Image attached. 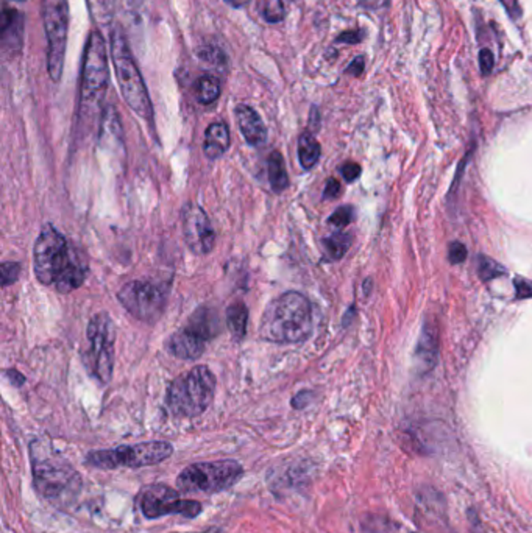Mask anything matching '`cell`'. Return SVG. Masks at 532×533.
Returning <instances> with one entry per match:
<instances>
[{
	"instance_id": "27",
	"label": "cell",
	"mask_w": 532,
	"mask_h": 533,
	"mask_svg": "<svg viewBox=\"0 0 532 533\" xmlns=\"http://www.w3.org/2000/svg\"><path fill=\"white\" fill-rule=\"evenodd\" d=\"M353 220V208L351 206H342L334 210L330 217V222L332 226L336 228H345L350 225V222Z\"/></svg>"
},
{
	"instance_id": "19",
	"label": "cell",
	"mask_w": 532,
	"mask_h": 533,
	"mask_svg": "<svg viewBox=\"0 0 532 533\" xmlns=\"http://www.w3.org/2000/svg\"><path fill=\"white\" fill-rule=\"evenodd\" d=\"M247 321H249V309L242 301L233 302L227 309V326L231 336L236 340H242L247 332Z\"/></svg>"
},
{
	"instance_id": "12",
	"label": "cell",
	"mask_w": 532,
	"mask_h": 533,
	"mask_svg": "<svg viewBox=\"0 0 532 533\" xmlns=\"http://www.w3.org/2000/svg\"><path fill=\"white\" fill-rule=\"evenodd\" d=\"M170 284L150 281H130L123 286L117 298L134 318L153 323L164 312Z\"/></svg>"
},
{
	"instance_id": "42",
	"label": "cell",
	"mask_w": 532,
	"mask_h": 533,
	"mask_svg": "<svg viewBox=\"0 0 532 533\" xmlns=\"http://www.w3.org/2000/svg\"><path fill=\"white\" fill-rule=\"evenodd\" d=\"M292 2H295V0H292Z\"/></svg>"
},
{
	"instance_id": "26",
	"label": "cell",
	"mask_w": 532,
	"mask_h": 533,
	"mask_svg": "<svg viewBox=\"0 0 532 533\" xmlns=\"http://www.w3.org/2000/svg\"><path fill=\"white\" fill-rule=\"evenodd\" d=\"M21 273V265L17 262H3L0 266V275H2V286L8 287L10 284L17 281Z\"/></svg>"
},
{
	"instance_id": "13",
	"label": "cell",
	"mask_w": 532,
	"mask_h": 533,
	"mask_svg": "<svg viewBox=\"0 0 532 533\" xmlns=\"http://www.w3.org/2000/svg\"><path fill=\"white\" fill-rule=\"evenodd\" d=\"M138 505L144 516L157 519L167 514H181L186 518H195L202 512L197 500H184L175 489L167 485H153L139 494Z\"/></svg>"
},
{
	"instance_id": "17",
	"label": "cell",
	"mask_w": 532,
	"mask_h": 533,
	"mask_svg": "<svg viewBox=\"0 0 532 533\" xmlns=\"http://www.w3.org/2000/svg\"><path fill=\"white\" fill-rule=\"evenodd\" d=\"M230 128L224 122L211 123L206 128L205 142H203V152L208 159H218L230 148Z\"/></svg>"
},
{
	"instance_id": "28",
	"label": "cell",
	"mask_w": 532,
	"mask_h": 533,
	"mask_svg": "<svg viewBox=\"0 0 532 533\" xmlns=\"http://www.w3.org/2000/svg\"><path fill=\"white\" fill-rule=\"evenodd\" d=\"M448 254L451 264H461L467 258V248L466 245L461 244V242H453V244L450 245Z\"/></svg>"
},
{
	"instance_id": "10",
	"label": "cell",
	"mask_w": 532,
	"mask_h": 533,
	"mask_svg": "<svg viewBox=\"0 0 532 533\" xmlns=\"http://www.w3.org/2000/svg\"><path fill=\"white\" fill-rule=\"evenodd\" d=\"M42 21L47 39V71L55 83L63 77L64 55L69 30L67 0H42Z\"/></svg>"
},
{
	"instance_id": "29",
	"label": "cell",
	"mask_w": 532,
	"mask_h": 533,
	"mask_svg": "<svg viewBox=\"0 0 532 533\" xmlns=\"http://www.w3.org/2000/svg\"><path fill=\"white\" fill-rule=\"evenodd\" d=\"M493 64H495L493 53L490 51H487V48H482L479 52V69L482 75H488L493 69Z\"/></svg>"
},
{
	"instance_id": "21",
	"label": "cell",
	"mask_w": 532,
	"mask_h": 533,
	"mask_svg": "<svg viewBox=\"0 0 532 533\" xmlns=\"http://www.w3.org/2000/svg\"><path fill=\"white\" fill-rule=\"evenodd\" d=\"M321 148L317 139L312 134L305 133L300 136L299 139V159L300 164L305 170L312 169V167L319 163Z\"/></svg>"
},
{
	"instance_id": "23",
	"label": "cell",
	"mask_w": 532,
	"mask_h": 533,
	"mask_svg": "<svg viewBox=\"0 0 532 533\" xmlns=\"http://www.w3.org/2000/svg\"><path fill=\"white\" fill-rule=\"evenodd\" d=\"M351 246V235L346 233H336L330 237L323 239V250L326 256L331 260H337L344 258V254Z\"/></svg>"
},
{
	"instance_id": "1",
	"label": "cell",
	"mask_w": 532,
	"mask_h": 533,
	"mask_svg": "<svg viewBox=\"0 0 532 533\" xmlns=\"http://www.w3.org/2000/svg\"><path fill=\"white\" fill-rule=\"evenodd\" d=\"M33 269L36 280L44 286H53L60 293H71L82 287L88 275V266L77 248L52 225L42 228L36 239Z\"/></svg>"
},
{
	"instance_id": "37",
	"label": "cell",
	"mask_w": 532,
	"mask_h": 533,
	"mask_svg": "<svg viewBox=\"0 0 532 533\" xmlns=\"http://www.w3.org/2000/svg\"><path fill=\"white\" fill-rule=\"evenodd\" d=\"M501 3L504 5V7L507 8V11H509V15L512 17H518L520 15H522V11H520L517 0H501Z\"/></svg>"
},
{
	"instance_id": "20",
	"label": "cell",
	"mask_w": 532,
	"mask_h": 533,
	"mask_svg": "<svg viewBox=\"0 0 532 533\" xmlns=\"http://www.w3.org/2000/svg\"><path fill=\"white\" fill-rule=\"evenodd\" d=\"M269 181L272 190L276 194H281L289 188V175L280 152H274L269 156Z\"/></svg>"
},
{
	"instance_id": "3",
	"label": "cell",
	"mask_w": 532,
	"mask_h": 533,
	"mask_svg": "<svg viewBox=\"0 0 532 533\" xmlns=\"http://www.w3.org/2000/svg\"><path fill=\"white\" fill-rule=\"evenodd\" d=\"M109 84L108 53L105 39L92 32L85 48L82 83H80V119L91 120L102 109Z\"/></svg>"
},
{
	"instance_id": "36",
	"label": "cell",
	"mask_w": 532,
	"mask_h": 533,
	"mask_svg": "<svg viewBox=\"0 0 532 533\" xmlns=\"http://www.w3.org/2000/svg\"><path fill=\"white\" fill-rule=\"evenodd\" d=\"M362 39V36L360 32H345L337 38L339 42H348V44H356Z\"/></svg>"
},
{
	"instance_id": "11",
	"label": "cell",
	"mask_w": 532,
	"mask_h": 533,
	"mask_svg": "<svg viewBox=\"0 0 532 533\" xmlns=\"http://www.w3.org/2000/svg\"><path fill=\"white\" fill-rule=\"evenodd\" d=\"M218 332V317L208 309H199L189 323L172 334L167 340V351L183 361H195L206 350V345Z\"/></svg>"
},
{
	"instance_id": "38",
	"label": "cell",
	"mask_w": 532,
	"mask_h": 533,
	"mask_svg": "<svg viewBox=\"0 0 532 533\" xmlns=\"http://www.w3.org/2000/svg\"><path fill=\"white\" fill-rule=\"evenodd\" d=\"M5 374L10 376L11 383H15L16 387H21L22 383L26 382V377H24L21 373H17L16 370H8V371H5Z\"/></svg>"
},
{
	"instance_id": "31",
	"label": "cell",
	"mask_w": 532,
	"mask_h": 533,
	"mask_svg": "<svg viewBox=\"0 0 532 533\" xmlns=\"http://www.w3.org/2000/svg\"><path fill=\"white\" fill-rule=\"evenodd\" d=\"M200 57L206 61V63H224V55L215 47H205L203 51L199 52Z\"/></svg>"
},
{
	"instance_id": "24",
	"label": "cell",
	"mask_w": 532,
	"mask_h": 533,
	"mask_svg": "<svg viewBox=\"0 0 532 533\" xmlns=\"http://www.w3.org/2000/svg\"><path fill=\"white\" fill-rule=\"evenodd\" d=\"M259 7H261L264 21L269 24H278L286 17V10L281 0H261Z\"/></svg>"
},
{
	"instance_id": "30",
	"label": "cell",
	"mask_w": 532,
	"mask_h": 533,
	"mask_svg": "<svg viewBox=\"0 0 532 533\" xmlns=\"http://www.w3.org/2000/svg\"><path fill=\"white\" fill-rule=\"evenodd\" d=\"M340 173H342V177L346 179V181L351 183V181H355V179L360 178L361 167L357 165L356 163H345L342 165V169H340Z\"/></svg>"
},
{
	"instance_id": "7",
	"label": "cell",
	"mask_w": 532,
	"mask_h": 533,
	"mask_svg": "<svg viewBox=\"0 0 532 533\" xmlns=\"http://www.w3.org/2000/svg\"><path fill=\"white\" fill-rule=\"evenodd\" d=\"M173 448L167 442H145L119 446L116 449L94 451L86 455V464L92 468L114 469L119 467L142 468L164 462L172 455Z\"/></svg>"
},
{
	"instance_id": "2",
	"label": "cell",
	"mask_w": 532,
	"mask_h": 533,
	"mask_svg": "<svg viewBox=\"0 0 532 533\" xmlns=\"http://www.w3.org/2000/svg\"><path fill=\"white\" fill-rule=\"evenodd\" d=\"M312 307L305 295L286 292L265 307L259 334L272 343H301L312 334Z\"/></svg>"
},
{
	"instance_id": "14",
	"label": "cell",
	"mask_w": 532,
	"mask_h": 533,
	"mask_svg": "<svg viewBox=\"0 0 532 533\" xmlns=\"http://www.w3.org/2000/svg\"><path fill=\"white\" fill-rule=\"evenodd\" d=\"M183 235L189 250L195 254H208L215 244V233L209 217L195 203H186L181 213Z\"/></svg>"
},
{
	"instance_id": "25",
	"label": "cell",
	"mask_w": 532,
	"mask_h": 533,
	"mask_svg": "<svg viewBox=\"0 0 532 533\" xmlns=\"http://www.w3.org/2000/svg\"><path fill=\"white\" fill-rule=\"evenodd\" d=\"M504 273H506L504 266L498 264L497 260L487 258L484 254H481L478 258V275L482 281L495 280V278H498Z\"/></svg>"
},
{
	"instance_id": "22",
	"label": "cell",
	"mask_w": 532,
	"mask_h": 533,
	"mask_svg": "<svg viewBox=\"0 0 532 533\" xmlns=\"http://www.w3.org/2000/svg\"><path fill=\"white\" fill-rule=\"evenodd\" d=\"M197 100L203 105H211L218 100L220 96V82L218 77L203 75L200 77L195 86Z\"/></svg>"
},
{
	"instance_id": "34",
	"label": "cell",
	"mask_w": 532,
	"mask_h": 533,
	"mask_svg": "<svg viewBox=\"0 0 532 533\" xmlns=\"http://www.w3.org/2000/svg\"><path fill=\"white\" fill-rule=\"evenodd\" d=\"M515 287H517V296H518V298H528V296H532V282L523 281V280H517L515 281Z\"/></svg>"
},
{
	"instance_id": "33",
	"label": "cell",
	"mask_w": 532,
	"mask_h": 533,
	"mask_svg": "<svg viewBox=\"0 0 532 533\" xmlns=\"http://www.w3.org/2000/svg\"><path fill=\"white\" fill-rule=\"evenodd\" d=\"M113 5H119L122 10L136 13L142 7V0H113Z\"/></svg>"
},
{
	"instance_id": "6",
	"label": "cell",
	"mask_w": 532,
	"mask_h": 533,
	"mask_svg": "<svg viewBox=\"0 0 532 533\" xmlns=\"http://www.w3.org/2000/svg\"><path fill=\"white\" fill-rule=\"evenodd\" d=\"M35 487L53 504L67 505L76 500L82 489V477L63 458L32 454Z\"/></svg>"
},
{
	"instance_id": "8",
	"label": "cell",
	"mask_w": 532,
	"mask_h": 533,
	"mask_svg": "<svg viewBox=\"0 0 532 533\" xmlns=\"http://www.w3.org/2000/svg\"><path fill=\"white\" fill-rule=\"evenodd\" d=\"M86 337L89 340V350L85 354L86 370L100 383H108L114 368L116 327L107 312L91 318Z\"/></svg>"
},
{
	"instance_id": "39",
	"label": "cell",
	"mask_w": 532,
	"mask_h": 533,
	"mask_svg": "<svg viewBox=\"0 0 532 533\" xmlns=\"http://www.w3.org/2000/svg\"><path fill=\"white\" fill-rule=\"evenodd\" d=\"M308 396H311V393H309V392H301L300 395H296L295 398H294V401H292L294 407H295V408H301V407H305V406L308 404V402H309V399H311V398H309V399H305V398H308Z\"/></svg>"
},
{
	"instance_id": "41",
	"label": "cell",
	"mask_w": 532,
	"mask_h": 533,
	"mask_svg": "<svg viewBox=\"0 0 532 533\" xmlns=\"http://www.w3.org/2000/svg\"><path fill=\"white\" fill-rule=\"evenodd\" d=\"M206 533H220V530H209V532H206Z\"/></svg>"
},
{
	"instance_id": "32",
	"label": "cell",
	"mask_w": 532,
	"mask_h": 533,
	"mask_svg": "<svg viewBox=\"0 0 532 533\" xmlns=\"http://www.w3.org/2000/svg\"><path fill=\"white\" fill-rule=\"evenodd\" d=\"M339 194H340V183L337 179L330 178L323 190V198H326V200H332V198H336Z\"/></svg>"
},
{
	"instance_id": "9",
	"label": "cell",
	"mask_w": 532,
	"mask_h": 533,
	"mask_svg": "<svg viewBox=\"0 0 532 533\" xmlns=\"http://www.w3.org/2000/svg\"><path fill=\"white\" fill-rule=\"evenodd\" d=\"M244 468L234 460L194 463L178 476L177 485L184 493H219L233 487Z\"/></svg>"
},
{
	"instance_id": "4",
	"label": "cell",
	"mask_w": 532,
	"mask_h": 533,
	"mask_svg": "<svg viewBox=\"0 0 532 533\" xmlns=\"http://www.w3.org/2000/svg\"><path fill=\"white\" fill-rule=\"evenodd\" d=\"M111 57L116 71V78L119 82L122 96L130 108L148 123H153V108L150 96L145 88L144 78L136 66V61L123 30L117 26L111 30Z\"/></svg>"
},
{
	"instance_id": "15",
	"label": "cell",
	"mask_w": 532,
	"mask_h": 533,
	"mask_svg": "<svg viewBox=\"0 0 532 533\" xmlns=\"http://www.w3.org/2000/svg\"><path fill=\"white\" fill-rule=\"evenodd\" d=\"M438 359V336L437 327L431 320H426L420 332L416 348V367L420 374H426L434 370Z\"/></svg>"
},
{
	"instance_id": "40",
	"label": "cell",
	"mask_w": 532,
	"mask_h": 533,
	"mask_svg": "<svg viewBox=\"0 0 532 533\" xmlns=\"http://www.w3.org/2000/svg\"><path fill=\"white\" fill-rule=\"evenodd\" d=\"M225 2L230 3L231 7H234V8H240V7H245V5L249 3L250 0H225Z\"/></svg>"
},
{
	"instance_id": "16",
	"label": "cell",
	"mask_w": 532,
	"mask_h": 533,
	"mask_svg": "<svg viewBox=\"0 0 532 533\" xmlns=\"http://www.w3.org/2000/svg\"><path fill=\"white\" fill-rule=\"evenodd\" d=\"M236 119L240 133L251 147H261L267 141V128L255 109L249 105H238Z\"/></svg>"
},
{
	"instance_id": "35",
	"label": "cell",
	"mask_w": 532,
	"mask_h": 533,
	"mask_svg": "<svg viewBox=\"0 0 532 533\" xmlns=\"http://www.w3.org/2000/svg\"><path fill=\"white\" fill-rule=\"evenodd\" d=\"M364 71V58L357 57L353 60V63L346 67V72L351 73V75H361Z\"/></svg>"
},
{
	"instance_id": "5",
	"label": "cell",
	"mask_w": 532,
	"mask_h": 533,
	"mask_svg": "<svg viewBox=\"0 0 532 533\" xmlns=\"http://www.w3.org/2000/svg\"><path fill=\"white\" fill-rule=\"evenodd\" d=\"M215 376L206 365L178 376L167 390V407L177 417H199L211 406Z\"/></svg>"
},
{
	"instance_id": "18",
	"label": "cell",
	"mask_w": 532,
	"mask_h": 533,
	"mask_svg": "<svg viewBox=\"0 0 532 533\" xmlns=\"http://www.w3.org/2000/svg\"><path fill=\"white\" fill-rule=\"evenodd\" d=\"M24 19L17 10H5L2 16V42L5 51H19L24 41Z\"/></svg>"
}]
</instances>
